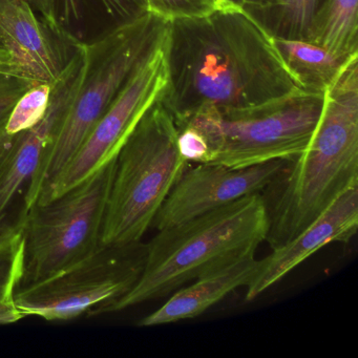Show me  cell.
<instances>
[{
	"instance_id": "6da1fadb",
	"label": "cell",
	"mask_w": 358,
	"mask_h": 358,
	"mask_svg": "<svg viewBox=\"0 0 358 358\" xmlns=\"http://www.w3.org/2000/svg\"><path fill=\"white\" fill-rule=\"evenodd\" d=\"M166 85L159 101L178 131L206 108L244 110L301 91L271 37L242 9L167 22Z\"/></svg>"
},
{
	"instance_id": "9c48e42d",
	"label": "cell",
	"mask_w": 358,
	"mask_h": 358,
	"mask_svg": "<svg viewBox=\"0 0 358 358\" xmlns=\"http://www.w3.org/2000/svg\"><path fill=\"white\" fill-rule=\"evenodd\" d=\"M163 45L164 41L134 73L74 158L39 196L36 204L57 198L117 158L144 113L159 99L166 85Z\"/></svg>"
},
{
	"instance_id": "603a6c76",
	"label": "cell",
	"mask_w": 358,
	"mask_h": 358,
	"mask_svg": "<svg viewBox=\"0 0 358 358\" xmlns=\"http://www.w3.org/2000/svg\"><path fill=\"white\" fill-rule=\"evenodd\" d=\"M243 0H221L219 8L229 9H242Z\"/></svg>"
},
{
	"instance_id": "7c38bea8",
	"label": "cell",
	"mask_w": 358,
	"mask_h": 358,
	"mask_svg": "<svg viewBox=\"0 0 358 358\" xmlns=\"http://www.w3.org/2000/svg\"><path fill=\"white\" fill-rule=\"evenodd\" d=\"M71 36L56 35L26 0H0V54L12 76L53 87L71 56L60 45Z\"/></svg>"
},
{
	"instance_id": "e0dca14e",
	"label": "cell",
	"mask_w": 358,
	"mask_h": 358,
	"mask_svg": "<svg viewBox=\"0 0 358 358\" xmlns=\"http://www.w3.org/2000/svg\"><path fill=\"white\" fill-rule=\"evenodd\" d=\"M308 41L341 59L357 55L358 0H327Z\"/></svg>"
},
{
	"instance_id": "44dd1931",
	"label": "cell",
	"mask_w": 358,
	"mask_h": 358,
	"mask_svg": "<svg viewBox=\"0 0 358 358\" xmlns=\"http://www.w3.org/2000/svg\"><path fill=\"white\" fill-rule=\"evenodd\" d=\"M32 87L30 83L9 74L3 66L0 54V145L9 137L6 134V124L12 108L18 99Z\"/></svg>"
},
{
	"instance_id": "7a4b0ae2",
	"label": "cell",
	"mask_w": 358,
	"mask_h": 358,
	"mask_svg": "<svg viewBox=\"0 0 358 358\" xmlns=\"http://www.w3.org/2000/svg\"><path fill=\"white\" fill-rule=\"evenodd\" d=\"M358 183V55L324 92L320 121L306 150L286 161L261 192L266 242L286 244L311 225L348 187Z\"/></svg>"
},
{
	"instance_id": "d6986e66",
	"label": "cell",
	"mask_w": 358,
	"mask_h": 358,
	"mask_svg": "<svg viewBox=\"0 0 358 358\" xmlns=\"http://www.w3.org/2000/svg\"><path fill=\"white\" fill-rule=\"evenodd\" d=\"M52 87L47 83L34 85L18 99L6 124L8 136L28 131L45 118L51 100Z\"/></svg>"
},
{
	"instance_id": "4fadbf2b",
	"label": "cell",
	"mask_w": 358,
	"mask_h": 358,
	"mask_svg": "<svg viewBox=\"0 0 358 358\" xmlns=\"http://www.w3.org/2000/svg\"><path fill=\"white\" fill-rule=\"evenodd\" d=\"M358 183L348 187L311 225L259 259L246 286V301L263 294L316 251L333 242L348 243L357 231Z\"/></svg>"
},
{
	"instance_id": "8992f818",
	"label": "cell",
	"mask_w": 358,
	"mask_h": 358,
	"mask_svg": "<svg viewBox=\"0 0 358 358\" xmlns=\"http://www.w3.org/2000/svg\"><path fill=\"white\" fill-rule=\"evenodd\" d=\"M324 99V94L301 90L255 108L225 112L206 108L184 127H192L204 138L208 150L205 163L244 169L274 160L291 161L309 144Z\"/></svg>"
},
{
	"instance_id": "ba28073f",
	"label": "cell",
	"mask_w": 358,
	"mask_h": 358,
	"mask_svg": "<svg viewBox=\"0 0 358 358\" xmlns=\"http://www.w3.org/2000/svg\"><path fill=\"white\" fill-rule=\"evenodd\" d=\"M148 244L100 245L91 255L32 284L18 287L15 301L24 317L68 322L98 315L124 297L139 280Z\"/></svg>"
},
{
	"instance_id": "2e32d148",
	"label": "cell",
	"mask_w": 358,
	"mask_h": 358,
	"mask_svg": "<svg viewBox=\"0 0 358 358\" xmlns=\"http://www.w3.org/2000/svg\"><path fill=\"white\" fill-rule=\"evenodd\" d=\"M272 41L289 72L301 89L312 93L324 94L348 60L341 59L324 48L309 41Z\"/></svg>"
},
{
	"instance_id": "ffe728a7",
	"label": "cell",
	"mask_w": 358,
	"mask_h": 358,
	"mask_svg": "<svg viewBox=\"0 0 358 358\" xmlns=\"http://www.w3.org/2000/svg\"><path fill=\"white\" fill-rule=\"evenodd\" d=\"M116 24L131 22L148 13L146 0H99ZM60 24H70L81 18V0H57Z\"/></svg>"
},
{
	"instance_id": "ac0fdd59",
	"label": "cell",
	"mask_w": 358,
	"mask_h": 358,
	"mask_svg": "<svg viewBox=\"0 0 358 358\" xmlns=\"http://www.w3.org/2000/svg\"><path fill=\"white\" fill-rule=\"evenodd\" d=\"M24 269V226L17 217L0 230V324H14L24 317L15 301Z\"/></svg>"
},
{
	"instance_id": "277c9868",
	"label": "cell",
	"mask_w": 358,
	"mask_h": 358,
	"mask_svg": "<svg viewBox=\"0 0 358 358\" xmlns=\"http://www.w3.org/2000/svg\"><path fill=\"white\" fill-rule=\"evenodd\" d=\"M167 22L148 11L131 22L116 24L92 45L85 43L87 68L83 83L27 186L22 213L36 204L39 196L74 158L134 73L161 47Z\"/></svg>"
},
{
	"instance_id": "5bb4252c",
	"label": "cell",
	"mask_w": 358,
	"mask_h": 358,
	"mask_svg": "<svg viewBox=\"0 0 358 358\" xmlns=\"http://www.w3.org/2000/svg\"><path fill=\"white\" fill-rule=\"evenodd\" d=\"M257 263L255 251H251L232 263L196 278V282L177 291L164 305L142 318L138 326H161L202 315L232 291L246 287L255 274Z\"/></svg>"
},
{
	"instance_id": "3957f363",
	"label": "cell",
	"mask_w": 358,
	"mask_h": 358,
	"mask_svg": "<svg viewBox=\"0 0 358 358\" xmlns=\"http://www.w3.org/2000/svg\"><path fill=\"white\" fill-rule=\"evenodd\" d=\"M267 232V210L261 192L158 230L148 243L139 280L108 313L161 299L190 280L257 251Z\"/></svg>"
},
{
	"instance_id": "30bf717a",
	"label": "cell",
	"mask_w": 358,
	"mask_h": 358,
	"mask_svg": "<svg viewBox=\"0 0 358 358\" xmlns=\"http://www.w3.org/2000/svg\"><path fill=\"white\" fill-rule=\"evenodd\" d=\"M85 43L77 39L73 53L57 83L52 87L45 118L28 131L9 136L0 145V230L11 220L10 207L38 169L43 152L51 145L85 77Z\"/></svg>"
},
{
	"instance_id": "52a82bcc",
	"label": "cell",
	"mask_w": 358,
	"mask_h": 358,
	"mask_svg": "<svg viewBox=\"0 0 358 358\" xmlns=\"http://www.w3.org/2000/svg\"><path fill=\"white\" fill-rule=\"evenodd\" d=\"M117 158L57 198L20 213L24 232L22 284H32L91 255L101 230Z\"/></svg>"
},
{
	"instance_id": "8fae6325",
	"label": "cell",
	"mask_w": 358,
	"mask_h": 358,
	"mask_svg": "<svg viewBox=\"0 0 358 358\" xmlns=\"http://www.w3.org/2000/svg\"><path fill=\"white\" fill-rule=\"evenodd\" d=\"M286 161L274 160L244 169L217 163L186 167L155 215L157 230L189 221L248 194L262 192L280 173Z\"/></svg>"
},
{
	"instance_id": "cb8c5ba5",
	"label": "cell",
	"mask_w": 358,
	"mask_h": 358,
	"mask_svg": "<svg viewBox=\"0 0 358 358\" xmlns=\"http://www.w3.org/2000/svg\"><path fill=\"white\" fill-rule=\"evenodd\" d=\"M213 3H215V8L220 7V3H221V0H213Z\"/></svg>"
},
{
	"instance_id": "7402d4cb",
	"label": "cell",
	"mask_w": 358,
	"mask_h": 358,
	"mask_svg": "<svg viewBox=\"0 0 358 358\" xmlns=\"http://www.w3.org/2000/svg\"><path fill=\"white\" fill-rule=\"evenodd\" d=\"M148 11L167 20L203 15L215 9L213 0H146Z\"/></svg>"
},
{
	"instance_id": "9a60e30c",
	"label": "cell",
	"mask_w": 358,
	"mask_h": 358,
	"mask_svg": "<svg viewBox=\"0 0 358 358\" xmlns=\"http://www.w3.org/2000/svg\"><path fill=\"white\" fill-rule=\"evenodd\" d=\"M327 0H243L242 10L272 39L309 41Z\"/></svg>"
},
{
	"instance_id": "5b68a950",
	"label": "cell",
	"mask_w": 358,
	"mask_h": 358,
	"mask_svg": "<svg viewBox=\"0 0 358 358\" xmlns=\"http://www.w3.org/2000/svg\"><path fill=\"white\" fill-rule=\"evenodd\" d=\"M177 127L156 100L117 156L116 173L101 230V244L139 242L173 186L188 166Z\"/></svg>"
}]
</instances>
